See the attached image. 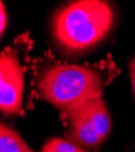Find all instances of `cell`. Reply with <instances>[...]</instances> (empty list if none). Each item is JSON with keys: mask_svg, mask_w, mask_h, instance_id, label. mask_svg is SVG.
<instances>
[{"mask_svg": "<svg viewBox=\"0 0 135 152\" xmlns=\"http://www.w3.org/2000/svg\"><path fill=\"white\" fill-rule=\"evenodd\" d=\"M129 74H130V82H131V88H133V93L135 95V56L129 63Z\"/></svg>", "mask_w": 135, "mask_h": 152, "instance_id": "obj_8", "label": "cell"}, {"mask_svg": "<svg viewBox=\"0 0 135 152\" xmlns=\"http://www.w3.org/2000/svg\"><path fill=\"white\" fill-rule=\"evenodd\" d=\"M6 27H7V15H6V7H5L4 3L1 1V4H0V32H1V35H4Z\"/></svg>", "mask_w": 135, "mask_h": 152, "instance_id": "obj_7", "label": "cell"}, {"mask_svg": "<svg viewBox=\"0 0 135 152\" xmlns=\"http://www.w3.org/2000/svg\"><path fill=\"white\" fill-rule=\"evenodd\" d=\"M115 14L107 0H71L53 20L56 43L71 53L89 50L112 29Z\"/></svg>", "mask_w": 135, "mask_h": 152, "instance_id": "obj_1", "label": "cell"}, {"mask_svg": "<svg viewBox=\"0 0 135 152\" xmlns=\"http://www.w3.org/2000/svg\"><path fill=\"white\" fill-rule=\"evenodd\" d=\"M40 152H90V151L79 145L71 142L67 139L53 137L44 144Z\"/></svg>", "mask_w": 135, "mask_h": 152, "instance_id": "obj_6", "label": "cell"}, {"mask_svg": "<svg viewBox=\"0 0 135 152\" xmlns=\"http://www.w3.org/2000/svg\"><path fill=\"white\" fill-rule=\"evenodd\" d=\"M24 67L17 51L5 49L0 56V110L6 116L22 113Z\"/></svg>", "mask_w": 135, "mask_h": 152, "instance_id": "obj_4", "label": "cell"}, {"mask_svg": "<svg viewBox=\"0 0 135 152\" xmlns=\"http://www.w3.org/2000/svg\"><path fill=\"white\" fill-rule=\"evenodd\" d=\"M0 152H33L20 134L6 124L0 126Z\"/></svg>", "mask_w": 135, "mask_h": 152, "instance_id": "obj_5", "label": "cell"}, {"mask_svg": "<svg viewBox=\"0 0 135 152\" xmlns=\"http://www.w3.org/2000/svg\"><path fill=\"white\" fill-rule=\"evenodd\" d=\"M107 83V75L100 69L55 63L44 69L38 80L40 96L65 113L88 101L100 99Z\"/></svg>", "mask_w": 135, "mask_h": 152, "instance_id": "obj_2", "label": "cell"}, {"mask_svg": "<svg viewBox=\"0 0 135 152\" xmlns=\"http://www.w3.org/2000/svg\"><path fill=\"white\" fill-rule=\"evenodd\" d=\"M66 139L87 150L99 148L111 132V116L102 97L66 112Z\"/></svg>", "mask_w": 135, "mask_h": 152, "instance_id": "obj_3", "label": "cell"}]
</instances>
